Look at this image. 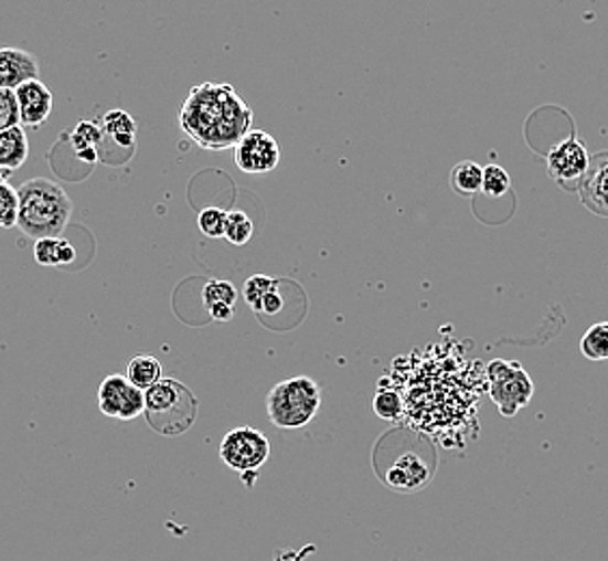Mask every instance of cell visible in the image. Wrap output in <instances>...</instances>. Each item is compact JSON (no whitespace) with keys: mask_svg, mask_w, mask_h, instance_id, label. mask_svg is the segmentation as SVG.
<instances>
[{"mask_svg":"<svg viewBox=\"0 0 608 561\" xmlns=\"http://www.w3.org/2000/svg\"><path fill=\"white\" fill-rule=\"evenodd\" d=\"M237 303V289L234 283L225 279H212L203 287V305L205 309L212 305H230L235 307Z\"/></svg>","mask_w":608,"mask_h":561,"instance_id":"7402d4cb","label":"cell"},{"mask_svg":"<svg viewBox=\"0 0 608 561\" xmlns=\"http://www.w3.org/2000/svg\"><path fill=\"white\" fill-rule=\"evenodd\" d=\"M145 420L162 436H182L199 415V400L184 382L162 378L145 391Z\"/></svg>","mask_w":608,"mask_h":561,"instance_id":"3957f363","label":"cell"},{"mask_svg":"<svg viewBox=\"0 0 608 561\" xmlns=\"http://www.w3.org/2000/svg\"><path fill=\"white\" fill-rule=\"evenodd\" d=\"M578 192L585 208L608 219V151H600L591 158L589 171L580 182Z\"/></svg>","mask_w":608,"mask_h":561,"instance_id":"7c38bea8","label":"cell"},{"mask_svg":"<svg viewBox=\"0 0 608 561\" xmlns=\"http://www.w3.org/2000/svg\"><path fill=\"white\" fill-rule=\"evenodd\" d=\"M322 406V389L309 375H296L275 384L266 398V411L273 425L300 430L316 420Z\"/></svg>","mask_w":608,"mask_h":561,"instance_id":"277c9868","label":"cell"},{"mask_svg":"<svg viewBox=\"0 0 608 561\" xmlns=\"http://www.w3.org/2000/svg\"><path fill=\"white\" fill-rule=\"evenodd\" d=\"M18 230L22 234L33 237L35 242L63 237L74 212V203L61 184L46 178H33L18 188Z\"/></svg>","mask_w":608,"mask_h":561,"instance_id":"7a4b0ae2","label":"cell"},{"mask_svg":"<svg viewBox=\"0 0 608 561\" xmlns=\"http://www.w3.org/2000/svg\"><path fill=\"white\" fill-rule=\"evenodd\" d=\"M212 320H218V322H230L234 318L235 307H230V305H212L207 307Z\"/></svg>","mask_w":608,"mask_h":561,"instance_id":"f546056e","label":"cell"},{"mask_svg":"<svg viewBox=\"0 0 608 561\" xmlns=\"http://www.w3.org/2000/svg\"><path fill=\"white\" fill-rule=\"evenodd\" d=\"M15 97H18L22 128L40 130L42 126H46L47 117L54 108V97L47 89L46 83H42L40 78L29 81L15 89Z\"/></svg>","mask_w":608,"mask_h":561,"instance_id":"30bf717a","label":"cell"},{"mask_svg":"<svg viewBox=\"0 0 608 561\" xmlns=\"http://www.w3.org/2000/svg\"><path fill=\"white\" fill-rule=\"evenodd\" d=\"M431 473L425 465L422 456L408 452V454H402L393 467H388L386 473V486H391L393 490H399V493H417L427 486Z\"/></svg>","mask_w":608,"mask_h":561,"instance_id":"4fadbf2b","label":"cell"},{"mask_svg":"<svg viewBox=\"0 0 608 561\" xmlns=\"http://www.w3.org/2000/svg\"><path fill=\"white\" fill-rule=\"evenodd\" d=\"M451 188L458 194H474L483 184V167L472 160H462L451 169Z\"/></svg>","mask_w":608,"mask_h":561,"instance_id":"d6986e66","label":"cell"},{"mask_svg":"<svg viewBox=\"0 0 608 561\" xmlns=\"http://www.w3.org/2000/svg\"><path fill=\"white\" fill-rule=\"evenodd\" d=\"M102 133L104 137L115 140L119 147L135 151L137 142V121L126 110H108L102 119Z\"/></svg>","mask_w":608,"mask_h":561,"instance_id":"9a60e30c","label":"cell"},{"mask_svg":"<svg viewBox=\"0 0 608 561\" xmlns=\"http://www.w3.org/2000/svg\"><path fill=\"white\" fill-rule=\"evenodd\" d=\"M199 232L207 237H225V227H227V212L221 208H203L196 219Z\"/></svg>","mask_w":608,"mask_h":561,"instance_id":"4316f807","label":"cell"},{"mask_svg":"<svg viewBox=\"0 0 608 561\" xmlns=\"http://www.w3.org/2000/svg\"><path fill=\"white\" fill-rule=\"evenodd\" d=\"M277 287V279H270L266 275H253L248 279L244 280V300L246 305L255 311V314H262V305H264V298Z\"/></svg>","mask_w":608,"mask_h":561,"instance_id":"44dd1931","label":"cell"},{"mask_svg":"<svg viewBox=\"0 0 608 561\" xmlns=\"http://www.w3.org/2000/svg\"><path fill=\"white\" fill-rule=\"evenodd\" d=\"M35 78H40V63L31 52L22 47H0V89L15 92Z\"/></svg>","mask_w":608,"mask_h":561,"instance_id":"8fae6325","label":"cell"},{"mask_svg":"<svg viewBox=\"0 0 608 561\" xmlns=\"http://www.w3.org/2000/svg\"><path fill=\"white\" fill-rule=\"evenodd\" d=\"M102 140H104L102 126H97L94 121H81L72 135V145H74L78 158L87 160V162H95L99 158Z\"/></svg>","mask_w":608,"mask_h":561,"instance_id":"e0dca14e","label":"cell"},{"mask_svg":"<svg viewBox=\"0 0 608 561\" xmlns=\"http://www.w3.org/2000/svg\"><path fill=\"white\" fill-rule=\"evenodd\" d=\"M33 253H35V262L40 266H47V268L67 266V264H72L76 260V248L65 237L38 240Z\"/></svg>","mask_w":608,"mask_h":561,"instance_id":"2e32d148","label":"cell"},{"mask_svg":"<svg viewBox=\"0 0 608 561\" xmlns=\"http://www.w3.org/2000/svg\"><path fill=\"white\" fill-rule=\"evenodd\" d=\"M20 126L18 97L11 89H0V133Z\"/></svg>","mask_w":608,"mask_h":561,"instance_id":"83f0119b","label":"cell"},{"mask_svg":"<svg viewBox=\"0 0 608 561\" xmlns=\"http://www.w3.org/2000/svg\"><path fill=\"white\" fill-rule=\"evenodd\" d=\"M488 382L490 398L503 417H514L518 411L529 406L535 393L531 375L518 361H492L488 366Z\"/></svg>","mask_w":608,"mask_h":561,"instance_id":"8992f818","label":"cell"},{"mask_svg":"<svg viewBox=\"0 0 608 561\" xmlns=\"http://www.w3.org/2000/svg\"><path fill=\"white\" fill-rule=\"evenodd\" d=\"M279 160H281L279 142L264 130H250L234 147L235 167L242 173H250V176L270 173L277 169Z\"/></svg>","mask_w":608,"mask_h":561,"instance_id":"9c48e42d","label":"cell"},{"mask_svg":"<svg viewBox=\"0 0 608 561\" xmlns=\"http://www.w3.org/2000/svg\"><path fill=\"white\" fill-rule=\"evenodd\" d=\"M9 178H11V173H9V171H2V169H0V184H7V182H9Z\"/></svg>","mask_w":608,"mask_h":561,"instance_id":"4dcf8cb0","label":"cell"},{"mask_svg":"<svg viewBox=\"0 0 608 561\" xmlns=\"http://www.w3.org/2000/svg\"><path fill=\"white\" fill-rule=\"evenodd\" d=\"M580 352L589 361H608V322H598L580 339Z\"/></svg>","mask_w":608,"mask_h":561,"instance_id":"ffe728a7","label":"cell"},{"mask_svg":"<svg viewBox=\"0 0 608 561\" xmlns=\"http://www.w3.org/2000/svg\"><path fill=\"white\" fill-rule=\"evenodd\" d=\"M250 124L253 108L232 85L221 83L192 87L180 110L182 130L194 145L210 151L234 149L250 133Z\"/></svg>","mask_w":608,"mask_h":561,"instance_id":"6da1fadb","label":"cell"},{"mask_svg":"<svg viewBox=\"0 0 608 561\" xmlns=\"http://www.w3.org/2000/svg\"><path fill=\"white\" fill-rule=\"evenodd\" d=\"M253 234H255V225L242 210L227 212V227H225L227 242H232L234 246H244Z\"/></svg>","mask_w":608,"mask_h":561,"instance_id":"cb8c5ba5","label":"cell"},{"mask_svg":"<svg viewBox=\"0 0 608 561\" xmlns=\"http://www.w3.org/2000/svg\"><path fill=\"white\" fill-rule=\"evenodd\" d=\"M277 287H279V280H277ZM273 289L266 298H264V305H262V314H268V316H277L282 309V296L279 289Z\"/></svg>","mask_w":608,"mask_h":561,"instance_id":"f1b7e54d","label":"cell"},{"mask_svg":"<svg viewBox=\"0 0 608 561\" xmlns=\"http://www.w3.org/2000/svg\"><path fill=\"white\" fill-rule=\"evenodd\" d=\"M591 156L578 139H565L546 156L551 178L567 190H578L589 171Z\"/></svg>","mask_w":608,"mask_h":561,"instance_id":"ba28073f","label":"cell"},{"mask_svg":"<svg viewBox=\"0 0 608 561\" xmlns=\"http://www.w3.org/2000/svg\"><path fill=\"white\" fill-rule=\"evenodd\" d=\"M374 413L384 421H399L404 417V402L393 389H380L374 395Z\"/></svg>","mask_w":608,"mask_h":561,"instance_id":"603a6c76","label":"cell"},{"mask_svg":"<svg viewBox=\"0 0 608 561\" xmlns=\"http://www.w3.org/2000/svg\"><path fill=\"white\" fill-rule=\"evenodd\" d=\"M29 158V139L22 126L0 133V169L13 173Z\"/></svg>","mask_w":608,"mask_h":561,"instance_id":"5bb4252c","label":"cell"},{"mask_svg":"<svg viewBox=\"0 0 608 561\" xmlns=\"http://www.w3.org/2000/svg\"><path fill=\"white\" fill-rule=\"evenodd\" d=\"M512 188V180H510V173L499 167V165H488L483 167V184L481 190L492 197V199H499L503 194H508Z\"/></svg>","mask_w":608,"mask_h":561,"instance_id":"484cf974","label":"cell"},{"mask_svg":"<svg viewBox=\"0 0 608 561\" xmlns=\"http://www.w3.org/2000/svg\"><path fill=\"white\" fill-rule=\"evenodd\" d=\"M18 212H20V197L18 188L0 184V230L18 227Z\"/></svg>","mask_w":608,"mask_h":561,"instance_id":"d4e9b609","label":"cell"},{"mask_svg":"<svg viewBox=\"0 0 608 561\" xmlns=\"http://www.w3.org/2000/svg\"><path fill=\"white\" fill-rule=\"evenodd\" d=\"M97 406L110 420H137L145 413V393L126 375H106L97 389Z\"/></svg>","mask_w":608,"mask_h":561,"instance_id":"52a82bcc","label":"cell"},{"mask_svg":"<svg viewBox=\"0 0 608 561\" xmlns=\"http://www.w3.org/2000/svg\"><path fill=\"white\" fill-rule=\"evenodd\" d=\"M218 454L227 467L248 481L246 486H253L250 475L255 477L257 470L270 458V438L257 427H234L225 434Z\"/></svg>","mask_w":608,"mask_h":561,"instance_id":"5b68a950","label":"cell"},{"mask_svg":"<svg viewBox=\"0 0 608 561\" xmlns=\"http://www.w3.org/2000/svg\"><path fill=\"white\" fill-rule=\"evenodd\" d=\"M126 378L145 393L147 389H151L153 384H158L162 380V366L151 354H139V357L130 359Z\"/></svg>","mask_w":608,"mask_h":561,"instance_id":"ac0fdd59","label":"cell"}]
</instances>
